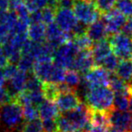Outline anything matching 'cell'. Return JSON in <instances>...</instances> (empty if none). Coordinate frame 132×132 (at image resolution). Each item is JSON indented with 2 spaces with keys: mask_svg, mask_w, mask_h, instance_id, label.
Segmentation results:
<instances>
[{
  "mask_svg": "<svg viewBox=\"0 0 132 132\" xmlns=\"http://www.w3.org/2000/svg\"><path fill=\"white\" fill-rule=\"evenodd\" d=\"M112 52L119 59L132 58V39L123 32L109 35Z\"/></svg>",
  "mask_w": 132,
  "mask_h": 132,
  "instance_id": "obj_5",
  "label": "cell"
},
{
  "mask_svg": "<svg viewBox=\"0 0 132 132\" xmlns=\"http://www.w3.org/2000/svg\"><path fill=\"white\" fill-rule=\"evenodd\" d=\"M115 74L123 81L129 82L132 81V58L120 59L115 71Z\"/></svg>",
  "mask_w": 132,
  "mask_h": 132,
  "instance_id": "obj_18",
  "label": "cell"
},
{
  "mask_svg": "<svg viewBox=\"0 0 132 132\" xmlns=\"http://www.w3.org/2000/svg\"><path fill=\"white\" fill-rule=\"evenodd\" d=\"M20 130L23 132H44L43 123L38 118L32 120H26L21 126Z\"/></svg>",
  "mask_w": 132,
  "mask_h": 132,
  "instance_id": "obj_23",
  "label": "cell"
},
{
  "mask_svg": "<svg viewBox=\"0 0 132 132\" xmlns=\"http://www.w3.org/2000/svg\"><path fill=\"white\" fill-rule=\"evenodd\" d=\"M93 2L99 11L101 13V15H103L106 12L114 8L117 0H93Z\"/></svg>",
  "mask_w": 132,
  "mask_h": 132,
  "instance_id": "obj_30",
  "label": "cell"
},
{
  "mask_svg": "<svg viewBox=\"0 0 132 132\" xmlns=\"http://www.w3.org/2000/svg\"><path fill=\"white\" fill-rule=\"evenodd\" d=\"M23 112H24V119L26 120H32L39 117L38 108L33 104L23 106Z\"/></svg>",
  "mask_w": 132,
  "mask_h": 132,
  "instance_id": "obj_33",
  "label": "cell"
},
{
  "mask_svg": "<svg viewBox=\"0 0 132 132\" xmlns=\"http://www.w3.org/2000/svg\"><path fill=\"white\" fill-rule=\"evenodd\" d=\"M110 132H130V131H125V130H120V129H118V128H111Z\"/></svg>",
  "mask_w": 132,
  "mask_h": 132,
  "instance_id": "obj_46",
  "label": "cell"
},
{
  "mask_svg": "<svg viewBox=\"0 0 132 132\" xmlns=\"http://www.w3.org/2000/svg\"><path fill=\"white\" fill-rule=\"evenodd\" d=\"M130 132H132V131H130Z\"/></svg>",
  "mask_w": 132,
  "mask_h": 132,
  "instance_id": "obj_52",
  "label": "cell"
},
{
  "mask_svg": "<svg viewBox=\"0 0 132 132\" xmlns=\"http://www.w3.org/2000/svg\"><path fill=\"white\" fill-rule=\"evenodd\" d=\"M10 35V29L6 24H0V44L5 43Z\"/></svg>",
  "mask_w": 132,
  "mask_h": 132,
  "instance_id": "obj_38",
  "label": "cell"
},
{
  "mask_svg": "<svg viewBox=\"0 0 132 132\" xmlns=\"http://www.w3.org/2000/svg\"><path fill=\"white\" fill-rule=\"evenodd\" d=\"M95 65L96 64L94 62L93 54H92V49L81 50L74 59L72 66V70L77 71L83 75Z\"/></svg>",
  "mask_w": 132,
  "mask_h": 132,
  "instance_id": "obj_10",
  "label": "cell"
},
{
  "mask_svg": "<svg viewBox=\"0 0 132 132\" xmlns=\"http://www.w3.org/2000/svg\"><path fill=\"white\" fill-rule=\"evenodd\" d=\"M42 92L45 100L55 102L61 93L59 83L52 82V81H44L42 86Z\"/></svg>",
  "mask_w": 132,
  "mask_h": 132,
  "instance_id": "obj_20",
  "label": "cell"
},
{
  "mask_svg": "<svg viewBox=\"0 0 132 132\" xmlns=\"http://www.w3.org/2000/svg\"><path fill=\"white\" fill-rule=\"evenodd\" d=\"M0 121H1V111H0Z\"/></svg>",
  "mask_w": 132,
  "mask_h": 132,
  "instance_id": "obj_50",
  "label": "cell"
},
{
  "mask_svg": "<svg viewBox=\"0 0 132 132\" xmlns=\"http://www.w3.org/2000/svg\"><path fill=\"white\" fill-rule=\"evenodd\" d=\"M44 132H58V127L55 119H44L43 122Z\"/></svg>",
  "mask_w": 132,
  "mask_h": 132,
  "instance_id": "obj_37",
  "label": "cell"
},
{
  "mask_svg": "<svg viewBox=\"0 0 132 132\" xmlns=\"http://www.w3.org/2000/svg\"><path fill=\"white\" fill-rule=\"evenodd\" d=\"M11 0H0V10H9Z\"/></svg>",
  "mask_w": 132,
  "mask_h": 132,
  "instance_id": "obj_44",
  "label": "cell"
},
{
  "mask_svg": "<svg viewBox=\"0 0 132 132\" xmlns=\"http://www.w3.org/2000/svg\"><path fill=\"white\" fill-rule=\"evenodd\" d=\"M37 108H38L39 116L43 120L47 119H55L61 112L55 102L47 100H44Z\"/></svg>",
  "mask_w": 132,
  "mask_h": 132,
  "instance_id": "obj_17",
  "label": "cell"
},
{
  "mask_svg": "<svg viewBox=\"0 0 132 132\" xmlns=\"http://www.w3.org/2000/svg\"><path fill=\"white\" fill-rule=\"evenodd\" d=\"M72 10L78 20L87 26L94 23L102 16L94 4L93 0H75Z\"/></svg>",
  "mask_w": 132,
  "mask_h": 132,
  "instance_id": "obj_3",
  "label": "cell"
},
{
  "mask_svg": "<svg viewBox=\"0 0 132 132\" xmlns=\"http://www.w3.org/2000/svg\"><path fill=\"white\" fill-rule=\"evenodd\" d=\"M110 72L100 65L93 66L90 71L83 74L82 81L83 86L86 89V92L90 88L97 86L110 87Z\"/></svg>",
  "mask_w": 132,
  "mask_h": 132,
  "instance_id": "obj_4",
  "label": "cell"
},
{
  "mask_svg": "<svg viewBox=\"0 0 132 132\" xmlns=\"http://www.w3.org/2000/svg\"><path fill=\"white\" fill-rule=\"evenodd\" d=\"M55 23L62 31L71 33L79 22L71 8H58L55 15Z\"/></svg>",
  "mask_w": 132,
  "mask_h": 132,
  "instance_id": "obj_9",
  "label": "cell"
},
{
  "mask_svg": "<svg viewBox=\"0 0 132 132\" xmlns=\"http://www.w3.org/2000/svg\"><path fill=\"white\" fill-rule=\"evenodd\" d=\"M85 100L86 104L92 110L110 111L114 109V93L110 87L97 86L89 89Z\"/></svg>",
  "mask_w": 132,
  "mask_h": 132,
  "instance_id": "obj_1",
  "label": "cell"
},
{
  "mask_svg": "<svg viewBox=\"0 0 132 132\" xmlns=\"http://www.w3.org/2000/svg\"><path fill=\"white\" fill-rule=\"evenodd\" d=\"M81 81V73L75 70H72V69H68L66 71L65 77H64V82L67 83L69 86L72 88L77 89L79 84Z\"/></svg>",
  "mask_w": 132,
  "mask_h": 132,
  "instance_id": "obj_24",
  "label": "cell"
},
{
  "mask_svg": "<svg viewBox=\"0 0 132 132\" xmlns=\"http://www.w3.org/2000/svg\"><path fill=\"white\" fill-rule=\"evenodd\" d=\"M110 120L112 128L125 131H132V114L113 109L110 112Z\"/></svg>",
  "mask_w": 132,
  "mask_h": 132,
  "instance_id": "obj_12",
  "label": "cell"
},
{
  "mask_svg": "<svg viewBox=\"0 0 132 132\" xmlns=\"http://www.w3.org/2000/svg\"><path fill=\"white\" fill-rule=\"evenodd\" d=\"M35 62V59L31 53H22L21 58L17 62V65L19 70L26 72H32Z\"/></svg>",
  "mask_w": 132,
  "mask_h": 132,
  "instance_id": "obj_21",
  "label": "cell"
},
{
  "mask_svg": "<svg viewBox=\"0 0 132 132\" xmlns=\"http://www.w3.org/2000/svg\"><path fill=\"white\" fill-rule=\"evenodd\" d=\"M79 51L80 50L72 40L68 41L56 50V53L53 57V62L67 70L72 69L73 61Z\"/></svg>",
  "mask_w": 132,
  "mask_h": 132,
  "instance_id": "obj_7",
  "label": "cell"
},
{
  "mask_svg": "<svg viewBox=\"0 0 132 132\" xmlns=\"http://www.w3.org/2000/svg\"><path fill=\"white\" fill-rule=\"evenodd\" d=\"M121 32L126 34V35H128V36H130V37L132 36V16L128 17L126 24H124Z\"/></svg>",
  "mask_w": 132,
  "mask_h": 132,
  "instance_id": "obj_40",
  "label": "cell"
},
{
  "mask_svg": "<svg viewBox=\"0 0 132 132\" xmlns=\"http://www.w3.org/2000/svg\"><path fill=\"white\" fill-rule=\"evenodd\" d=\"M0 88H1V87H0Z\"/></svg>",
  "mask_w": 132,
  "mask_h": 132,
  "instance_id": "obj_53",
  "label": "cell"
},
{
  "mask_svg": "<svg viewBox=\"0 0 132 132\" xmlns=\"http://www.w3.org/2000/svg\"><path fill=\"white\" fill-rule=\"evenodd\" d=\"M90 108L85 103H81L79 107L69 111L62 112L70 122L73 125L76 130L88 129L90 124Z\"/></svg>",
  "mask_w": 132,
  "mask_h": 132,
  "instance_id": "obj_6",
  "label": "cell"
},
{
  "mask_svg": "<svg viewBox=\"0 0 132 132\" xmlns=\"http://www.w3.org/2000/svg\"><path fill=\"white\" fill-rule=\"evenodd\" d=\"M55 103L60 111L64 112L76 109L82 103V101L77 93V90H73L67 92H61Z\"/></svg>",
  "mask_w": 132,
  "mask_h": 132,
  "instance_id": "obj_11",
  "label": "cell"
},
{
  "mask_svg": "<svg viewBox=\"0 0 132 132\" xmlns=\"http://www.w3.org/2000/svg\"><path fill=\"white\" fill-rule=\"evenodd\" d=\"M26 80H27L26 72H23L21 70H19L16 72V74L11 80H9V86L7 87V89L11 92V94L13 95L14 98L19 92H21L22 90H24L26 89Z\"/></svg>",
  "mask_w": 132,
  "mask_h": 132,
  "instance_id": "obj_16",
  "label": "cell"
},
{
  "mask_svg": "<svg viewBox=\"0 0 132 132\" xmlns=\"http://www.w3.org/2000/svg\"><path fill=\"white\" fill-rule=\"evenodd\" d=\"M72 41L74 43V44L77 46L80 51L81 50L92 49V46H93V44H92L93 42L90 40V38L88 36L86 33L72 35Z\"/></svg>",
  "mask_w": 132,
  "mask_h": 132,
  "instance_id": "obj_22",
  "label": "cell"
},
{
  "mask_svg": "<svg viewBox=\"0 0 132 132\" xmlns=\"http://www.w3.org/2000/svg\"><path fill=\"white\" fill-rule=\"evenodd\" d=\"M131 37H132V36H131Z\"/></svg>",
  "mask_w": 132,
  "mask_h": 132,
  "instance_id": "obj_54",
  "label": "cell"
},
{
  "mask_svg": "<svg viewBox=\"0 0 132 132\" xmlns=\"http://www.w3.org/2000/svg\"><path fill=\"white\" fill-rule=\"evenodd\" d=\"M8 62H9V61H8L6 55L5 54L4 51H3L2 44H0V68H3V67H5V66H6Z\"/></svg>",
  "mask_w": 132,
  "mask_h": 132,
  "instance_id": "obj_43",
  "label": "cell"
},
{
  "mask_svg": "<svg viewBox=\"0 0 132 132\" xmlns=\"http://www.w3.org/2000/svg\"><path fill=\"white\" fill-rule=\"evenodd\" d=\"M17 1H19V2H24V0H17Z\"/></svg>",
  "mask_w": 132,
  "mask_h": 132,
  "instance_id": "obj_49",
  "label": "cell"
},
{
  "mask_svg": "<svg viewBox=\"0 0 132 132\" xmlns=\"http://www.w3.org/2000/svg\"><path fill=\"white\" fill-rule=\"evenodd\" d=\"M118 58H119V57L114 53H110V55H108L106 58L101 61V62L100 63V66H101V67H103L104 69H106L110 73L115 72L116 69H117L118 65H119V62Z\"/></svg>",
  "mask_w": 132,
  "mask_h": 132,
  "instance_id": "obj_25",
  "label": "cell"
},
{
  "mask_svg": "<svg viewBox=\"0 0 132 132\" xmlns=\"http://www.w3.org/2000/svg\"><path fill=\"white\" fill-rule=\"evenodd\" d=\"M86 34L90 38V40L93 43H97L103 39L108 38V32H107L106 23L103 20V18L98 19L92 24H89L87 27Z\"/></svg>",
  "mask_w": 132,
  "mask_h": 132,
  "instance_id": "obj_13",
  "label": "cell"
},
{
  "mask_svg": "<svg viewBox=\"0 0 132 132\" xmlns=\"http://www.w3.org/2000/svg\"><path fill=\"white\" fill-rule=\"evenodd\" d=\"M53 65H54L53 62H36L35 61L34 64L33 73L43 82L50 81Z\"/></svg>",
  "mask_w": 132,
  "mask_h": 132,
  "instance_id": "obj_15",
  "label": "cell"
},
{
  "mask_svg": "<svg viewBox=\"0 0 132 132\" xmlns=\"http://www.w3.org/2000/svg\"><path fill=\"white\" fill-rule=\"evenodd\" d=\"M101 17L106 23L108 35H111L121 32L123 26L127 22L126 15H123L116 7L103 14Z\"/></svg>",
  "mask_w": 132,
  "mask_h": 132,
  "instance_id": "obj_8",
  "label": "cell"
},
{
  "mask_svg": "<svg viewBox=\"0 0 132 132\" xmlns=\"http://www.w3.org/2000/svg\"><path fill=\"white\" fill-rule=\"evenodd\" d=\"M24 3L30 13L48 6V0H24Z\"/></svg>",
  "mask_w": 132,
  "mask_h": 132,
  "instance_id": "obj_31",
  "label": "cell"
},
{
  "mask_svg": "<svg viewBox=\"0 0 132 132\" xmlns=\"http://www.w3.org/2000/svg\"><path fill=\"white\" fill-rule=\"evenodd\" d=\"M42 22V12L41 10H36L30 13V23H39Z\"/></svg>",
  "mask_w": 132,
  "mask_h": 132,
  "instance_id": "obj_41",
  "label": "cell"
},
{
  "mask_svg": "<svg viewBox=\"0 0 132 132\" xmlns=\"http://www.w3.org/2000/svg\"><path fill=\"white\" fill-rule=\"evenodd\" d=\"M6 81V77H5L4 71L1 70V68H0V87L5 86Z\"/></svg>",
  "mask_w": 132,
  "mask_h": 132,
  "instance_id": "obj_45",
  "label": "cell"
},
{
  "mask_svg": "<svg viewBox=\"0 0 132 132\" xmlns=\"http://www.w3.org/2000/svg\"><path fill=\"white\" fill-rule=\"evenodd\" d=\"M4 74L5 77L7 81L11 80L14 76L16 74V72L19 71L18 65L16 63H14V62H8L6 66L4 67Z\"/></svg>",
  "mask_w": 132,
  "mask_h": 132,
  "instance_id": "obj_35",
  "label": "cell"
},
{
  "mask_svg": "<svg viewBox=\"0 0 132 132\" xmlns=\"http://www.w3.org/2000/svg\"><path fill=\"white\" fill-rule=\"evenodd\" d=\"M43 86V81L40 79L36 77L35 74L33 73V72H30L29 77H27L26 83V89L29 92H34V90H42Z\"/></svg>",
  "mask_w": 132,
  "mask_h": 132,
  "instance_id": "obj_27",
  "label": "cell"
},
{
  "mask_svg": "<svg viewBox=\"0 0 132 132\" xmlns=\"http://www.w3.org/2000/svg\"><path fill=\"white\" fill-rule=\"evenodd\" d=\"M112 127L110 126H96V125H90L89 130L90 132H110Z\"/></svg>",
  "mask_w": 132,
  "mask_h": 132,
  "instance_id": "obj_39",
  "label": "cell"
},
{
  "mask_svg": "<svg viewBox=\"0 0 132 132\" xmlns=\"http://www.w3.org/2000/svg\"><path fill=\"white\" fill-rule=\"evenodd\" d=\"M110 53H112V48L108 38L95 43V44L92 46V54L96 65H100L101 61Z\"/></svg>",
  "mask_w": 132,
  "mask_h": 132,
  "instance_id": "obj_14",
  "label": "cell"
},
{
  "mask_svg": "<svg viewBox=\"0 0 132 132\" xmlns=\"http://www.w3.org/2000/svg\"><path fill=\"white\" fill-rule=\"evenodd\" d=\"M1 121L9 129L21 128L24 119L23 106L14 99L13 101L0 107Z\"/></svg>",
  "mask_w": 132,
  "mask_h": 132,
  "instance_id": "obj_2",
  "label": "cell"
},
{
  "mask_svg": "<svg viewBox=\"0 0 132 132\" xmlns=\"http://www.w3.org/2000/svg\"><path fill=\"white\" fill-rule=\"evenodd\" d=\"M19 132H23V131H21V130H20V131H19Z\"/></svg>",
  "mask_w": 132,
  "mask_h": 132,
  "instance_id": "obj_51",
  "label": "cell"
},
{
  "mask_svg": "<svg viewBox=\"0 0 132 132\" xmlns=\"http://www.w3.org/2000/svg\"><path fill=\"white\" fill-rule=\"evenodd\" d=\"M14 99L15 98L13 97L11 92L7 89V87L6 88L5 86H3L0 88V107L13 101Z\"/></svg>",
  "mask_w": 132,
  "mask_h": 132,
  "instance_id": "obj_34",
  "label": "cell"
},
{
  "mask_svg": "<svg viewBox=\"0 0 132 132\" xmlns=\"http://www.w3.org/2000/svg\"><path fill=\"white\" fill-rule=\"evenodd\" d=\"M56 10L55 8L51 6H46V7L41 9L42 12V22L45 24H49L55 20V15H56Z\"/></svg>",
  "mask_w": 132,
  "mask_h": 132,
  "instance_id": "obj_32",
  "label": "cell"
},
{
  "mask_svg": "<svg viewBox=\"0 0 132 132\" xmlns=\"http://www.w3.org/2000/svg\"><path fill=\"white\" fill-rule=\"evenodd\" d=\"M46 26L43 22L30 24L28 27V38L33 42H43L45 40Z\"/></svg>",
  "mask_w": 132,
  "mask_h": 132,
  "instance_id": "obj_19",
  "label": "cell"
},
{
  "mask_svg": "<svg viewBox=\"0 0 132 132\" xmlns=\"http://www.w3.org/2000/svg\"><path fill=\"white\" fill-rule=\"evenodd\" d=\"M115 6L127 17L132 16V0H119Z\"/></svg>",
  "mask_w": 132,
  "mask_h": 132,
  "instance_id": "obj_29",
  "label": "cell"
},
{
  "mask_svg": "<svg viewBox=\"0 0 132 132\" xmlns=\"http://www.w3.org/2000/svg\"><path fill=\"white\" fill-rule=\"evenodd\" d=\"M30 97H31V101L35 106L38 107L43 101L45 100L43 93L42 90H34V92H30Z\"/></svg>",
  "mask_w": 132,
  "mask_h": 132,
  "instance_id": "obj_36",
  "label": "cell"
},
{
  "mask_svg": "<svg viewBox=\"0 0 132 132\" xmlns=\"http://www.w3.org/2000/svg\"><path fill=\"white\" fill-rule=\"evenodd\" d=\"M113 106L115 110H123V111L128 110V106H129V101L128 100V97L123 94H117L114 97Z\"/></svg>",
  "mask_w": 132,
  "mask_h": 132,
  "instance_id": "obj_28",
  "label": "cell"
},
{
  "mask_svg": "<svg viewBox=\"0 0 132 132\" xmlns=\"http://www.w3.org/2000/svg\"><path fill=\"white\" fill-rule=\"evenodd\" d=\"M75 0H58V8H72Z\"/></svg>",
  "mask_w": 132,
  "mask_h": 132,
  "instance_id": "obj_42",
  "label": "cell"
},
{
  "mask_svg": "<svg viewBox=\"0 0 132 132\" xmlns=\"http://www.w3.org/2000/svg\"><path fill=\"white\" fill-rule=\"evenodd\" d=\"M129 106H128V110H129V111H130V113L132 114V96L129 98Z\"/></svg>",
  "mask_w": 132,
  "mask_h": 132,
  "instance_id": "obj_47",
  "label": "cell"
},
{
  "mask_svg": "<svg viewBox=\"0 0 132 132\" xmlns=\"http://www.w3.org/2000/svg\"><path fill=\"white\" fill-rule=\"evenodd\" d=\"M74 132H90V130L88 129H79V130H76Z\"/></svg>",
  "mask_w": 132,
  "mask_h": 132,
  "instance_id": "obj_48",
  "label": "cell"
},
{
  "mask_svg": "<svg viewBox=\"0 0 132 132\" xmlns=\"http://www.w3.org/2000/svg\"><path fill=\"white\" fill-rule=\"evenodd\" d=\"M54 63V62H53ZM67 69L63 68L62 66H59L54 63L53 65V72L51 74V78H50V81L55 83H61L64 81V77H65V73Z\"/></svg>",
  "mask_w": 132,
  "mask_h": 132,
  "instance_id": "obj_26",
  "label": "cell"
}]
</instances>
